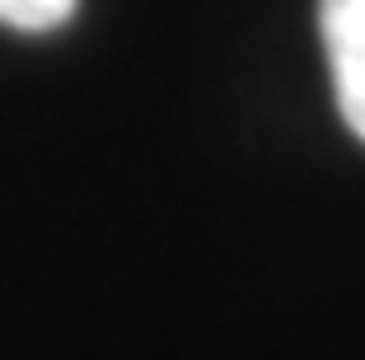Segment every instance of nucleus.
<instances>
[{"label":"nucleus","mask_w":365,"mask_h":360,"mask_svg":"<svg viewBox=\"0 0 365 360\" xmlns=\"http://www.w3.org/2000/svg\"><path fill=\"white\" fill-rule=\"evenodd\" d=\"M319 29L342 122L365 140V0H319Z\"/></svg>","instance_id":"1"},{"label":"nucleus","mask_w":365,"mask_h":360,"mask_svg":"<svg viewBox=\"0 0 365 360\" xmlns=\"http://www.w3.org/2000/svg\"><path fill=\"white\" fill-rule=\"evenodd\" d=\"M76 14V0H0V24L19 33H47L61 29Z\"/></svg>","instance_id":"2"}]
</instances>
